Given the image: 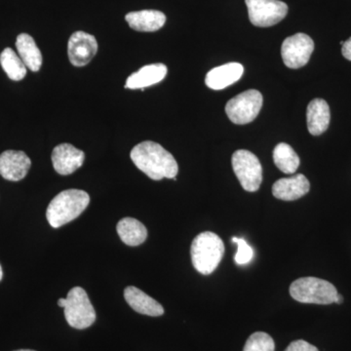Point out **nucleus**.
<instances>
[{
    "label": "nucleus",
    "instance_id": "nucleus-1",
    "mask_svg": "<svg viewBox=\"0 0 351 351\" xmlns=\"http://www.w3.org/2000/svg\"><path fill=\"white\" fill-rule=\"evenodd\" d=\"M131 159L138 169L154 181L164 178L176 180L179 166L174 156L157 143L145 141L136 145L131 152Z\"/></svg>",
    "mask_w": 351,
    "mask_h": 351
},
{
    "label": "nucleus",
    "instance_id": "nucleus-2",
    "mask_svg": "<svg viewBox=\"0 0 351 351\" xmlns=\"http://www.w3.org/2000/svg\"><path fill=\"white\" fill-rule=\"evenodd\" d=\"M90 196L80 189L62 191L51 201L46 211V218L52 228H58L80 217L86 209Z\"/></svg>",
    "mask_w": 351,
    "mask_h": 351
},
{
    "label": "nucleus",
    "instance_id": "nucleus-3",
    "mask_svg": "<svg viewBox=\"0 0 351 351\" xmlns=\"http://www.w3.org/2000/svg\"><path fill=\"white\" fill-rule=\"evenodd\" d=\"M225 254L223 240L216 233L205 232L193 239L191 255L193 267L201 274L209 276L218 267Z\"/></svg>",
    "mask_w": 351,
    "mask_h": 351
},
{
    "label": "nucleus",
    "instance_id": "nucleus-4",
    "mask_svg": "<svg viewBox=\"0 0 351 351\" xmlns=\"http://www.w3.org/2000/svg\"><path fill=\"white\" fill-rule=\"evenodd\" d=\"M293 299L302 304H331L335 302L338 291L329 281L316 277H302L291 284Z\"/></svg>",
    "mask_w": 351,
    "mask_h": 351
},
{
    "label": "nucleus",
    "instance_id": "nucleus-5",
    "mask_svg": "<svg viewBox=\"0 0 351 351\" xmlns=\"http://www.w3.org/2000/svg\"><path fill=\"white\" fill-rule=\"evenodd\" d=\"M64 308L66 322L75 329H86L96 320L94 307L82 287H75L69 291Z\"/></svg>",
    "mask_w": 351,
    "mask_h": 351
},
{
    "label": "nucleus",
    "instance_id": "nucleus-6",
    "mask_svg": "<svg viewBox=\"0 0 351 351\" xmlns=\"http://www.w3.org/2000/svg\"><path fill=\"white\" fill-rule=\"evenodd\" d=\"M232 163L242 188L250 193L258 191L263 182V168L258 157L246 149H239L233 154Z\"/></svg>",
    "mask_w": 351,
    "mask_h": 351
},
{
    "label": "nucleus",
    "instance_id": "nucleus-7",
    "mask_svg": "<svg viewBox=\"0 0 351 351\" xmlns=\"http://www.w3.org/2000/svg\"><path fill=\"white\" fill-rule=\"evenodd\" d=\"M263 107V95L257 90H248L228 101L226 112L234 124L244 125L254 121Z\"/></svg>",
    "mask_w": 351,
    "mask_h": 351
},
{
    "label": "nucleus",
    "instance_id": "nucleus-8",
    "mask_svg": "<svg viewBox=\"0 0 351 351\" xmlns=\"http://www.w3.org/2000/svg\"><path fill=\"white\" fill-rule=\"evenodd\" d=\"M249 19L256 27H269L286 17L288 6L279 0H245Z\"/></svg>",
    "mask_w": 351,
    "mask_h": 351
},
{
    "label": "nucleus",
    "instance_id": "nucleus-9",
    "mask_svg": "<svg viewBox=\"0 0 351 351\" xmlns=\"http://www.w3.org/2000/svg\"><path fill=\"white\" fill-rule=\"evenodd\" d=\"M314 50V43L306 34H297L284 40L281 55L289 69L302 68L308 63Z\"/></svg>",
    "mask_w": 351,
    "mask_h": 351
},
{
    "label": "nucleus",
    "instance_id": "nucleus-10",
    "mask_svg": "<svg viewBox=\"0 0 351 351\" xmlns=\"http://www.w3.org/2000/svg\"><path fill=\"white\" fill-rule=\"evenodd\" d=\"M98 51V43L91 34L76 32L69 38V59L75 66H84L91 62Z\"/></svg>",
    "mask_w": 351,
    "mask_h": 351
},
{
    "label": "nucleus",
    "instance_id": "nucleus-11",
    "mask_svg": "<svg viewBox=\"0 0 351 351\" xmlns=\"http://www.w3.org/2000/svg\"><path fill=\"white\" fill-rule=\"evenodd\" d=\"M31 166V159L24 152L6 151L0 154V175L7 181L24 179Z\"/></svg>",
    "mask_w": 351,
    "mask_h": 351
},
{
    "label": "nucleus",
    "instance_id": "nucleus-12",
    "mask_svg": "<svg viewBox=\"0 0 351 351\" xmlns=\"http://www.w3.org/2000/svg\"><path fill=\"white\" fill-rule=\"evenodd\" d=\"M85 160V154L73 145H57L52 152L53 167L60 175L73 174L80 169Z\"/></svg>",
    "mask_w": 351,
    "mask_h": 351
},
{
    "label": "nucleus",
    "instance_id": "nucleus-13",
    "mask_svg": "<svg viewBox=\"0 0 351 351\" xmlns=\"http://www.w3.org/2000/svg\"><path fill=\"white\" fill-rule=\"evenodd\" d=\"M311 189V184L306 176L298 174L290 178H283L274 182L272 195L277 199L294 201L306 195Z\"/></svg>",
    "mask_w": 351,
    "mask_h": 351
},
{
    "label": "nucleus",
    "instance_id": "nucleus-14",
    "mask_svg": "<svg viewBox=\"0 0 351 351\" xmlns=\"http://www.w3.org/2000/svg\"><path fill=\"white\" fill-rule=\"evenodd\" d=\"M244 68L239 63H228L217 66L207 73L205 83L213 90H223L239 82L243 75Z\"/></svg>",
    "mask_w": 351,
    "mask_h": 351
},
{
    "label": "nucleus",
    "instance_id": "nucleus-15",
    "mask_svg": "<svg viewBox=\"0 0 351 351\" xmlns=\"http://www.w3.org/2000/svg\"><path fill=\"white\" fill-rule=\"evenodd\" d=\"M167 75V66L164 64H152L143 66L137 73H132L127 78L125 88L127 89H142L152 86L162 82Z\"/></svg>",
    "mask_w": 351,
    "mask_h": 351
},
{
    "label": "nucleus",
    "instance_id": "nucleus-16",
    "mask_svg": "<svg viewBox=\"0 0 351 351\" xmlns=\"http://www.w3.org/2000/svg\"><path fill=\"white\" fill-rule=\"evenodd\" d=\"M124 298L127 304L138 313L154 317L164 314L163 306L158 302L134 286H129L124 290Z\"/></svg>",
    "mask_w": 351,
    "mask_h": 351
},
{
    "label": "nucleus",
    "instance_id": "nucleus-17",
    "mask_svg": "<svg viewBox=\"0 0 351 351\" xmlns=\"http://www.w3.org/2000/svg\"><path fill=\"white\" fill-rule=\"evenodd\" d=\"M331 113L327 101L314 99L309 103L306 110L307 128L313 136H319L329 127Z\"/></svg>",
    "mask_w": 351,
    "mask_h": 351
},
{
    "label": "nucleus",
    "instance_id": "nucleus-18",
    "mask_svg": "<svg viewBox=\"0 0 351 351\" xmlns=\"http://www.w3.org/2000/svg\"><path fill=\"white\" fill-rule=\"evenodd\" d=\"M126 22L131 29L137 32L158 31L165 25L166 16L157 10H142L127 14Z\"/></svg>",
    "mask_w": 351,
    "mask_h": 351
},
{
    "label": "nucleus",
    "instance_id": "nucleus-19",
    "mask_svg": "<svg viewBox=\"0 0 351 351\" xmlns=\"http://www.w3.org/2000/svg\"><path fill=\"white\" fill-rule=\"evenodd\" d=\"M18 54L25 66L32 71H38L43 64V55L36 41L27 34H20L16 40Z\"/></svg>",
    "mask_w": 351,
    "mask_h": 351
},
{
    "label": "nucleus",
    "instance_id": "nucleus-20",
    "mask_svg": "<svg viewBox=\"0 0 351 351\" xmlns=\"http://www.w3.org/2000/svg\"><path fill=\"white\" fill-rule=\"evenodd\" d=\"M117 230L120 239L128 246H138L144 243L147 237V228L134 218L120 219Z\"/></svg>",
    "mask_w": 351,
    "mask_h": 351
},
{
    "label": "nucleus",
    "instance_id": "nucleus-21",
    "mask_svg": "<svg viewBox=\"0 0 351 351\" xmlns=\"http://www.w3.org/2000/svg\"><path fill=\"white\" fill-rule=\"evenodd\" d=\"M274 161L276 167L285 174H294L300 166L299 156L291 145L285 143L276 145L274 151Z\"/></svg>",
    "mask_w": 351,
    "mask_h": 351
},
{
    "label": "nucleus",
    "instance_id": "nucleus-22",
    "mask_svg": "<svg viewBox=\"0 0 351 351\" xmlns=\"http://www.w3.org/2000/svg\"><path fill=\"white\" fill-rule=\"evenodd\" d=\"M0 64L10 80L19 82L27 75V66L19 55L11 48H5L0 54Z\"/></svg>",
    "mask_w": 351,
    "mask_h": 351
},
{
    "label": "nucleus",
    "instance_id": "nucleus-23",
    "mask_svg": "<svg viewBox=\"0 0 351 351\" xmlns=\"http://www.w3.org/2000/svg\"><path fill=\"white\" fill-rule=\"evenodd\" d=\"M276 343L267 332H254L247 339L243 351H274Z\"/></svg>",
    "mask_w": 351,
    "mask_h": 351
},
{
    "label": "nucleus",
    "instance_id": "nucleus-24",
    "mask_svg": "<svg viewBox=\"0 0 351 351\" xmlns=\"http://www.w3.org/2000/svg\"><path fill=\"white\" fill-rule=\"evenodd\" d=\"M232 241L239 246L237 255L234 256L235 263L239 265H244L250 263L254 257V251L252 247L249 246L243 239L232 237Z\"/></svg>",
    "mask_w": 351,
    "mask_h": 351
},
{
    "label": "nucleus",
    "instance_id": "nucleus-25",
    "mask_svg": "<svg viewBox=\"0 0 351 351\" xmlns=\"http://www.w3.org/2000/svg\"><path fill=\"white\" fill-rule=\"evenodd\" d=\"M285 351H319L317 348L311 345L306 341L299 339V341H293L290 343V346L286 348Z\"/></svg>",
    "mask_w": 351,
    "mask_h": 351
},
{
    "label": "nucleus",
    "instance_id": "nucleus-26",
    "mask_svg": "<svg viewBox=\"0 0 351 351\" xmlns=\"http://www.w3.org/2000/svg\"><path fill=\"white\" fill-rule=\"evenodd\" d=\"M341 53H343V56L345 57L346 60L351 61V38L343 43Z\"/></svg>",
    "mask_w": 351,
    "mask_h": 351
},
{
    "label": "nucleus",
    "instance_id": "nucleus-27",
    "mask_svg": "<svg viewBox=\"0 0 351 351\" xmlns=\"http://www.w3.org/2000/svg\"><path fill=\"white\" fill-rule=\"evenodd\" d=\"M343 302V295H339V293H338V295H337V297H336V300H335V302H336V304H341V302Z\"/></svg>",
    "mask_w": 351,
    "mask_h": 351
},
{
    "label": "nucleus",
    "instance_id": "nucleus-28",
    "mask_svg": "<svg viewBox=\"0 0 351 351\" xmlns=\"http://www.w3.org/2000/svg\"><path fill=\"white\" fill-rule=\"evenodd\" d=\"M64 304H66V299H60L58 301V306L60 307H64Z\"/></svg>",
    "mask_w": 351,
    "mask_h": 351
},
{
    "label": "nucleus",
    "instance_id": "nucleus-29",
    "mask_svg": "<svg viewBox=\"0 0 351 351\" xmlns=\"http://www.w3.org/2000/svg\"><path fill=\"white\" fill-rule=\"evenodd\" d=\"M2 276H3V271H2L1 265H0V281H1Z\"/></svg>",
    "mask_w": 351,
    "mask_h": 351
},
{
    "label": "nucleus",
    "instance_id": "nucleus-30",
    "mask_svg": "<svg viewBox=\"0 0 351 351\" xmlns=\"http://www.w3.org/2000/svg\"><path fill=\"white\" fill-rule=\"evenodd\" d=\"M16 351H34L31 350H16Z\"/></svg>",
    "mask_w": 351,
    "mask_h": 351
}]
</instances>
